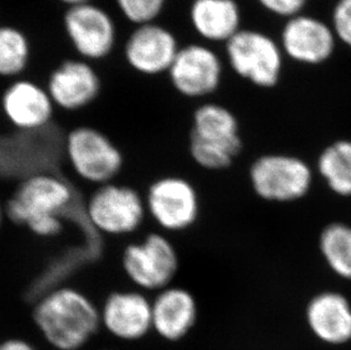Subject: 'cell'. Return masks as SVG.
Returning a JSON list of instances; mask_svg holds the SVG:
<instances>
[{"instance_id":"484cf974","label":"cell","mask_w":351,"mask_h":350,"mask_svg":"<svg viewBox=\"0 0 351 350\" xmlns=\"http://www.w3.org/2000/svg\"><path fill=\"white\" fill-rule=\"evenodd\" d=\"M0 350H37V348H34L29 341L12 338L0 342Z\"/></svg>"},{"instance_id":"cb8c5ba5","label":"cell","mask_w":351,"mask_h":350,"mask_svg":"<svg viewBox=\"0 0 351 350\" xmlns=\"http://www.w3.org/2000/svg\"><path fill=\"white\" fill-rule=\"evenodd\" d=\"M335 38L351 48V0H339L332 13Z\"/></svg>"},{"instance_id":"4316f807","label":"cell","mask_w":351,"mask_h":350,"mask_svg":"<svg viewBox=\"0 0 351 350\" xmlns=\"http://www.w3.org/2000/svg\"><path fill=\"white\" fill-rule=\"evenodd\" d=\"M56 1L64 5L65 8H69V7L79 6V5H83V3H93L96 0H56Z\"/></svg>"},{"instance_id":"52a82bcc","label":"cell","mask_w":351,"mask_h":350,"mask_svg":"<svg viewBox=\"0 0 351 350\" xmlns=\"http://www.w3.org/2000/svg\"><path fill=\"white\" fill-rule=\"evenodd\" d=\"M90 224L104 235H128L138 231L146 218V202L136 189L110 182L99 185L86 206Z\"/></svg>"},{"instance_id":"ffe728a7","label":"cell","mask_w":351,"mask_h":350,"mask_svg":"<svg viewBox=\"0 0 351 350\" xmlns=\"http://www.w3.org/2000/svg\"><path fill=\"white\" fill-rule=\"evenodd\" d=\"M32 60L30 38L21 27L0 25V78H23Z\"/></svg>"},{"instance_id":"2e32d148","label":"cell","mask_w":351,"mask_h":350,"mask_svg":"<svg viewBox=\"0 0 351 350\" xmlns=\"http://www.w3.org/2000/svg\"><path fill=\"white\" fill-rule=\"evenodd\" d=\"M335 41L331 25L316 17L300 14L285 23L281 34V49L295 62L318 65L332 56Z\"/></svg>"},{"instance_id":"44dd1931","label":"cell","mask_w":351,"mask_h":350,"mask_svg":"<svg viewBox=\"0 0 351 350\" xmlns=\"http://www.w3.org/2000/svg\"><path fill=\"white\" fill-rule=\"evenodd\" d=\"M318 172L335 195L351 197V140H338L321 152Z\"/></svg>"},{"instance_id":"83f0119b","label":"cell","mask_w":351,"mask_h":350,"mask_svg":"<svg viewBox=\"0 0 351 350\" xmlns=\"http://www.w3.org/2000/svg\"><path fill=\"white\" fill-rule=\"evenodd\" d=\"M3 221H5V213H3V202H0V229L3 226Z\"/></svg>"},{"instance_id":"d6986e66","label":"cell","mask_w":351,"mask_h":350,"mask_svg":"<svg viewBox=\"0 0 351 350\" xmlns=\"http://www.w3.org/2000/svg\"><path fill=\"white\" fill-rule=\"evenodd\" d=\"M189 16L195 34L210 43H226L241 30L235 0H193Z\"/></svg>"},{"instance_id":"7c38bea8","label":"cell","mask_w":351,"mask_h":350,"mask_svg":"<svg viewBox=\"0 0 351 350\" xmlns=\"http://www.w3.org/2000/svg\"><path fill=\"white\" fill-rule=\"evenodd\" d=\"M46 88L56 108L79 112L99 98L103 80L96 64L75 57L62 60L53 67Z\"/></svg>"},{"instance_id":"ac0fdd59","label":"cell","mask_w":351,"mask_h":350,"mask_svg":"<svg viewBox=\"0 0 351 350\" xmlns=\"http://www.w3.org/2000/svg\"><path fill=\"white\" fill-rule=\"evenodd\" d=\"M313 334L330 345L351 340V305L346 296L335 291H324L309 301L306 311Z\"/></svg>"},{"instance_id":"d4e9b609","label":"cell","mask_w":351,"mask_h":350,"mask_svg":"<svg viewBox=\"0 0 351 350\" xmlns=\"http://www.w3.org/2000/svg\"><path fill=\"white\" fill-rule=\"evenodd\" d=\"M258 3L271 13L289 20L300 15L308 0H258Z\"/></svg>"},{"instance_id":"603a6c76","label":"cell","mask_w":351,"mask_h":350,"mask_svg":"<svg viewBox=\"0 0 351 350\" xmlns=\"http://www.w3.org/2000/svg\"><path fill=\"white\" fill-rule=\"evenodd\" d=\"M124 20L133 27L159 22L169 0H114Z\"/></svg>"},{"instance_id":"8992f818","label":"cell","mask_w":351,"mask_h":350,"mask_svg":"<svg viewBox=\"0 0 351 350\" xmlns=\"http://www.w3.org/2000/svg\"><path fill=\"white\" fill-rule=\"evenodd\" d=\"M67 161L83 181L99 185L114 182L122 171V152L110 137L93 126L71 130L65 139Z\"/></svg>"},{"instance_id":"30bf717a","label":"cell","mask_w":351,"mask_h":350,"mask_svg":"<svg viewBox=\"0 0 351 350\" xmlns=\"http://www.w3.org/2000/svg\"><path fill=\"white\" fill-rule=\"evenodd\" d=\"M147 214L159 229L182 232L191 228L200 211L198 192L181 176H164L149 185L145 197Z\"/></svg>"},{"instance_id":"6da1fadb","label":"cell","mask_w":351,"mask_h":350,"mask_svg":"<svg viewBox=\"0 0 351 350\" xmlns=\"http://www.w3.org/2000/svg\"><path fill=\"white\" fill-rule=\"evenodd\" d=\"M34 322L45 340L57 350H79L99 330L100 311L84 292L60 287L40 298Z\"/></svg>"},{"instance_id":"7a4b0ae2","label":"cell","mask_w":351,"mask_h":350,"mask_svg":"<svg viewBox=\"0 0 351 350\" xmlns=\"http://www.w3.org/2000/svg\"><path fill=\"white\" fill-rule=\"evenodd\" d=\"M73 196L71 185L57 175H31L3 202L5 218L27 226L38 237H56L63 231L60 213L73 202Z\"/></svg>"},{"instance_id":"e0dca14e","label":"cell","mask_w":351,"mask_h":350,"mask_svg":"<svg viewBox=\"0 0 351 350\" xmlns=\"http://www.w3.org/2000/svg\"><path fill=\"white\" fill-rule=\"evenodd\" d=\"M153 330L166 341H179L186 337L198 317L193 294L184 288L169 287L157 292L152 301Z\"/></svg>"},{"instance_id":"5bb4252c","label":"cell","mask_w":351,"mask_h":350,"mask_svg":"<svg viewBox=\"0 0 351 350\" xmlns=\"http://www.w3.org/2000/svg\"><path fill=\"white\" fill-rule=\"evenodd\" d=\"M0 108L15 129L37 131L51 122L56 107L46 86L23 76L10 81L3 90Z\"/></svg>"},{"instance_id":"3957f363","label":"cell","mask_w":351,"mask_h":350,"mask_svg":"<svg viewBox=\"0 0 351 350\" xmlns=\"http://www.w3.org/2000/svg\"><path fill=\"white\" fill-rule=\"evenodd\" d=\"M241 148L238 121L231 110L214 103L195 109L189 150L199 166L215 171L228 169Z\"/></svg>"},{"instance_id":"9c48e42d","label":"cell","mask_w":351,"mask_h":350,"mask_svg":"<svg viewBox=\"0 0 351 350\" xmlns=\"http://www.w3.org/2000/svg\"><path fill=\"white\" fill-rule=\"evenodd\" d=\"M230 67L242 79L255 86L272 88L281 75V47L267 34L240 30L226 43Z\"/></svg>"},{"instance_id":"7402d4cb","label":"cell","mask_w":351,"mask_h":350,"mask_svg":"<svg viewBox=\"0 0 351 350\" xmlns=\"http://www.w3.org/2000/svg\"><path fill=\"white\" fill-rule=\"evenodd\" d=\"M319 250L333 273L351 281V226L331 223L322 231Z\"/></svg>"},{"instance_id":"277c9868","label":"cell","mask_w":351,"mask_h":350,"mask_svg":"<svg viewBox=\"0 0 351 350\" xmlns=\"http://www.w3.org/2000/svg\"><path fill=\"white\" fill-rule=\"evenodd\" d=\"M64 34L77 57L96 64L114 53L119 30L113 15L96 1L65 8Z\"/></svg>"},{"instance_id":"4fadbf2b","label":"cell","mask_w":351,"mask_h":350,"mask_svg":"<svg viewBox=\"0 0 351 350\" xmlns=\"http://www.w3.org/2000/svg\"><path fill=\"white\" fill-rule=\"evenodd\" d=\"M222 62L214 50L202 43L180 48L167 76L176 93L186 98H204L219 89Z\"/></svg>"},{"instance_id":"9a60e30c","label":"cell","mask_w":351,"mask_h":350,"mask_svg":"<svg viewBox=\"0 0 351 350\" xmlns=\"http://www.w3.org/2000/svg\"><path fill=\"white\" fill-rule=\"evenodd\" d=\"M100 311V323L122 341H138L153 330L152 301L140 290L110 292Z\"/></svg>"},{"instance_id":"8fae6325","label":"cell","mask_w":351,"mask_h":350,"mask_svg":"<svg viewBox=\"0 0 351 350\" xmlns=\"http://www.w3.org/2000/svg\"><path fill=\"white\" fill-rule=\"evenodd\" d=\"M181 46L171 29L160 22L133 27L123 46L126 65L141 76L169 73Z\"/></svg>"},{"instance_id":"ba28073f","label":"cell","mask_w":351,"mask_h":350,"mask_svg":"<svg viewBox=\"0 0 351 350\" xmlns=\"http://www.w3.org/2000/svg\"><path fill=\"white\" fill-rule=\"evenodd\" d=\"M254 191L267 202H290L311 190L313 172L305 161L285 154H269L256 159L249 172Z\"/></svg>"},{"instance_id":"5b68a950","label":"cell","mask_w":351,"mask_h":350,"mask_svg":"<svg viewBox=\"0 0 351 350\" xmlns=\"http://www.w3.org/2000/svg\"><path fill=\"white\" fill-rule=\"evenodd\" d=\"M122 268L138 290L159 292L169 287L179 270V255L171 240L160 232L147 235L124 248Z\"/></svg>"}]
</instances>
